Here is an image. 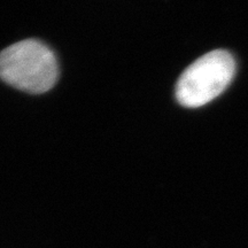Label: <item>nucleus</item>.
<instances>
[{
	"label": "nucleus",
	"instance_id": "nucleus-2",
	"mask_svg": "<svg viewBox=\"0 0 248 248\" xmlns=\"http://www.w3.org/2000/svg\"><path fill=\"white\" fill-rule=\"evenodd\" d=\"M234 71V59L229 52L223 49L209 52L182 74L176 86V98L182 106H203L228 88Z\"/></svg>",
	"mask_w": 248,
	"mask_h": 248
},
{
	"label": "nucleus",
	"instance_id": "nucleus-1",
	"mask_svg": "<svg viewBox=\"0 0 248 248\" xmlns=\"http://www.w3.org/2000/svg\"><path fill=\"white\" fill-rule=\"evenodd\" d=\"M57 58L36 39L15 43L0 52V78L29 93H44L58 80Z\"/></svg>",
	"mask_w": 248,
	"mask_h": 248
}]
</instances>
